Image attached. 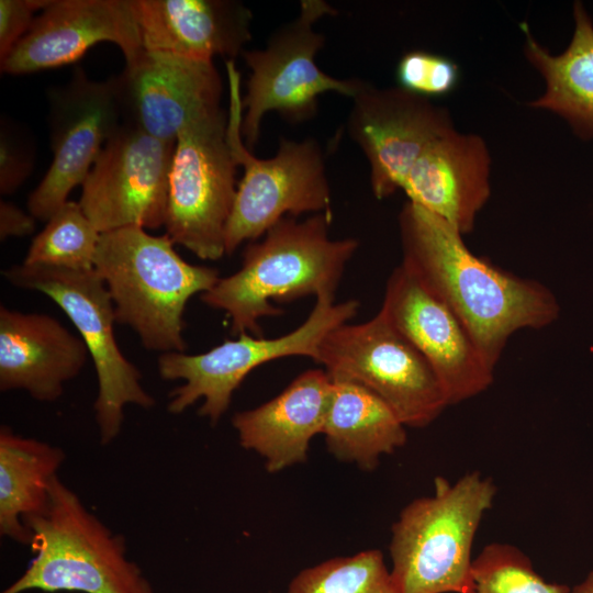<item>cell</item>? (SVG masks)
Here are the masks:
<instances>
[{"label": "cell", "instance_id": "obj_11", "mask_svg": "<svg viewBox=\"0 0 593 593\" xmlns=\"http://www.w3.org/2000/svg\"><path fill=\"white\" fill-rule=\"evenodd\" d=\"M336 11L323 0L301 1L298 16L275 31L262 49L244 51L250 69L242 98V136L253 149L260 135L264 116L277 112L286 120L301 122L313 118L318 96L334 91L354 98L363 81L337 79L315 61L324 36L314 30L323 16Z\"/></svg>", "mask_w": 593, "mask_h": 593}, {"label": "cell", "instance_id": "obj_14", "mask_svg": "<svg viewBox=\"0 0 593 593\" xmlns=\"http://www.w3.org/2000/svg\"><path fill=\"white\" fill-rule=\"evenodd\" d=\"M428 361L448 404L484 392L494 368L459 317L404 266L392 271L379 311Z\"/></svg>", "mask_w": 593, "mask_h": 593}, {"label": "cell", "instance_id": "obj_7", "mask_svg": "<svg viewBox=\"0 0 593 593\" xmlns=\"http://www.w3.org/2000/svg\"><path fill=\"white\" fill-rule=\"evenodd\" d=\"M12 286L51 298L68 316L83 340L98 378L93 404L100 441L120 434L124 407L150 409L153 396L142 385V373L122 354L114 336L115 312L110 293L92 270H70L40 265H15L3 271Z\"/></svg>", "mask_w": 593, "mask_h": 593}, {"label": "cell", "instance_id": "obj_23", "mask_svg": "<svg viewBox=\"0 0 593 593\" xmlns=\"http://www.w3.org/2000/svg\"><path fill=\"white\" fill-rule=\"evenodd\" d=\"M332 395L322 434L339 460L372 470L383 455L406 441L405 425L390 406L367 388L332 378Z\"/></svg>", "mask_w": 593, "mask_h": 593}, {"label": "cell", "instance_id": "obj_5", "mask_svg": "<svg viewBox=\"0 0 593 593\" xmlns=\"http://www.w3.org/2000/svg\"><path fill=\"white\" fill-rule=\"evenodd\" d=\"M35 557L1 593H153L123 536L114 534L57 475L45 510L24 519Z\"/></svg>", "mask_w": 593, "mask_h": 593}, {"label": "cell", "instance_id": "obj_6", "mask_svg": "<svg viewBox=\"0 0 593 593\" xmlns=\"http://www.w3.org/2000/svg\"><path fill=\"white\" fill-rule=\"evenodd\" d=\"M228 85L227 138L233 156L243 167L225 228V254L244 242H254L279 220L302 213L333 216L331 189L321 147L314 139H281L275 156L257 158L242 136L240 75L226 60Z\"/></svg>", "mask_w": 593, "mask_h": 593}, {"label": "cell", "instance_id": "obj_27", "mask_svg": "<svg viewBox=\"0 0 593 593\" xmlns=\"http://www.w3.org/2000/svg\"><path fill=\"white\" fill-rule=\"evenodd\" d=\"M461 593H570V588L547 582L519 548L492 542L472 560L469 584Z\"/></svg>", "mask_w": 593, "mask_h": 593}, {"label": "cell", "instance_id": "obj_3", "mask_svg": "<svg viewBox=\"0 0 593 593\" xmlns=\"http://www.w3.org/2000/svg\"><path fill=\"white\" fill-rule=\"evenodd\" d=\"M165 234L138 226L101 233L93 269L112 299L115 320L154 351L183 353L188 301L220 279L215 268L187 262Z\"/></svg>", "mask_w": 593, "mask_h": 593}, {"label": "cell", "instance_id": "obj_10", "mask_svg": "<svg viewBox=\"0 0 593 593\" xmlns=\"http://www.w3.org/2000/svg\"><path fill=\"white\" fill-rule=\"evenodd\" d=\"M316 362L377 394L405 427H425L449 405L428 361L380 312L328 332Z\"/></svg>", "mask_w": 593, "mask_h": 593}, {"label": "cell", "instance_id": "obj_4", "mask_svg": "<svg viewBox=\"0 0 593 593\" xmlns=\"http://www.w3.org/2000/svg\"><path fill=\"white\" fill-rule=\"evenodd\" d=\"M496 486L478 471L455 482L437 477L434 493L409 503L392 526L391 575L399 593H461L472 546Z\"/></svg>", "mask_w": 593, "mask_h": 593}, {"label": "cell", "instance_id": "obj_26", "mask_svg": "<svg viewBox=\"0 0 593 593\" xmlns=\"http://www.w3.org/2000/svg\"><path fill=\"white\" fill-rule=\"evenodd\" d=\"M287 593H399L380 550L337 557L302 570Z\"/></svg>", "mask_w": 593, "mask_h": 593}, {"label": "cell", "instance_id": "obj_25", "mask_svg": "<svg viewBox=\"0 0 593 593\" xmlns=\"http://www.w3.org/2000/svg\"><path fill=\"white\" fill-rule=\"evenodd\" d=\"M100 235L79 202L67 201L34 236L23 264L92 270Z\"/></svg>", "mask_w": 593, "mask_h": 593}, {"label": "cell", "instance_id": "obj_32", "mask_svg": "<svg viewBox=\"0 0 593 593\" xmlns=\"http://www.w3.org/2000/svg\"><path fill=\"white\" fill-rule=\"evenodd\" d=\"M570 593H593V570L589 572L581 583L570 590Z\"/></svg>", "mask_w": 593, "mask_h": 593}, {"label": "cell", "instance_id": "obj_21", "mask_svg": "<svg viewBox=\"0 0 593 593\" xmlns=\"http://www.w3.org/2000/svg\"><path fill=\"white\" fill-rule=\"evenodd\" d=\"M331 395L325 370L301 373L276 398L233 416L240 446L261 456L270 473L304 462L311 439L323 432Z\"/></svg>", "mask_w": 593, "mask_h": 593}, {"label": "cell", "instance_id": "obj_2", "mask_svg": "<svg viewBox=\"0 0 593 593\" xmlns=\"http://www.w3.org/2000/svg\"><path fill=\"white\" fill-rule=\"evenodd\" d=\"M332 220L324 213L279 220L261 240L247 244L239 270L220 278L201 294L202 302L227 313L233 335L262 337L259 320L283 313L271 302L334 295L359 243L329 238Z\"/></svg>", "mask_w": 593, "mask_h": 593}, {"label": "cell", "instance_id": "obj_9", "mask_svg": "<svg viewBox=\"0 0 593 593\" xmlns=\"http://www.w3.org/2000/svg\"><path fill=\"white\" fill-rule=\"evenodd\" d=\"M358 309L357 300L335 303L333 294H321L309 317L286 335L265 338L240 334L203 354H161L158 358L160 377L183 381L170 391L168 411L180 414L202 400L199 415L216 424L227 411L234 391L251 370L290 356H305L316 361L323 338L354 318Z\"/></svg>", "mask_w": 593, "mask_h": 593}, {"label": "cell", "instance_id": "obj_19", "mask_svg": "<svg viewBox=\"0 0 593 593\" xmlns=\"http://www.w3.org/2000/svg\"><path fill=\"white\" fill-rule=\"evenodd\" d=\"M143 49L213 61L242 55L250 41L251 12L227 0H131Z\"/></svg>", "mask_w": 593, "mask_h": 593}, {"label": "cell", "instance_id": "obj_28", "mask_svg": "<svg viewBox=\"0 0 593 593\" xmlns=\"http://www.w3.org/2000/svg\"><path fill=\"white\" fill-rule=\"evenodd\" d=\"M459 78V66L455 60L421 49L405 53L395 69L399 88L427 99L449 94Z\"/></svg>", "mask_w": 593, "mask_h": 593}, {"label": "cell", "instance_id": "obj_20", "mask_svg": "<svg viewBox=\"0 0 593 593\" xmlns=\"http://www.w3.org/2000/svg\"><path fill=\"white\" fill-rule=\"evenodd\" d=\"M89 356L81 337L53 316L0 306L1 391L24 390L40 402H54Z\"/></svg>", "mask_w": 593, "mask_h": 593}, {"label": "cell", "instance_id": "obj_16", "mask_svg": "<svg viewBox=\"0 0 593 593\" xmlns=\"http://www.w3.org/2000/svg\"><path fill=\"white\" fill-rule=\"evenodd\" d=\"M123 122L176 142L195 116L221 107V76L213 61L143 49L114 77Z\"/></svg>", "mask_w": 593, "mask_h": 593}, {"label": "cell", "instance_id": "obj_12", "mask_svg": "<svg viewBox=\"0 0 593 593\" xmlns=\"http://www.w3.org/2000/svg\"><path fill=\"white\" fill-rule=\"evenodd\" d=\"M175 144L122 122L81 184L79 204L100 233L165 225Z\"/></svg>", "mask_w": 593, "mask_h": 593}, {"label": "cell", "instance_id": "obj_30", "mask_svg": "<svg viewBox=\"0 0 593 593\" xmlns=\"http://www.w3.org/2000/svg\"><path fill=\"white\" fill-rule=\"evenodd\" d=\"M31 154L1 128L0 137V192L13 193L32 172Z\"/></svg>", "mask_w": 593, "mask_h": 593}, {"label": "cell", "instance_id": "obj_15", "mask_svg": "<svg viewBox=\"0 0 593 593\" xmlns=\"http://www.w3.org/2000/svg\"><path fill=\"white\" fill-rule=\"evenodd\" d=\"M455 130L447 109L399 87L379 89L362 82L348 114L349 136L370 165L377 199L401 189L410 169L439 137Z\"/></svg>", "mask_w": 593, "mask_h": 593}, {"label": "cell", "instance_id": "obj_17", "mask_svg": "<svg viewBox=\"0 0 593 593\" xmlns=\"http://www.w3.org/2000/svg\"><path fill=\"white\" fill-rule=\"evenodd\" d=\"M101 42L119 46L125 61L143 51L131 0H51L0 61L1 70L25 75L61 67Z\"/></svg>", "mask_w": 593, "mask_h": 593}, {"label": "cell", "instance_id": "obj_13", "mask_svg": "<svg viewBox=\"0 0 593 593\" xmlns=\"http://www.w3.org/2000/svg\"><path fill=\"white\" fill-rule=\"evenodd\" d=\"M71 81L51 93L52 164L31 193L29 212L48 221L82 184L108 139L122 124L115 78L93 81L77 70Z\"/></svg>", "mask_w": 593, "mask_h": 593}, {"label": "cell", "instance_id": "obj_22", "mask_svg": "<svg viewBox=\"0 0 593 593\" xmlns=\"http://www.w3.org/2000/svg\"><path fill=\"white\" fill-rule=\"evenodd\" d=\"M574 31L567 48L553 55L532 35L527 23L525 56L545 80L530 105L564 119L581 138H593V23L581 2L573 5Z\"/></svg>", "mask_w": 593, "mask_h": 593}, {"label": "cell", "instance_id": "obj_24", "mask_svg": "<svg viewBox=\"0 0 593 593\" xmlns=\"http://www.w3.org/2000/svg\"><path fill=\"white\" fill-rule=\"evenodd\" d=\"M64 451L48 443L23 437L8 426L0 429V534L31 544L24 519L42 513L65 460Z\"/></svg>", "mask_w": 593, "mask_h": 593}, {"label": "cell", "instance_id": "obj_18", "mask_svg": "<svg viewBox=\"0 0 593 593\" xmlns=\"http://www.w3.org/2000/svg\"><path fill=\"white\" fill-rule=\"evenodd\" d=\"M491 156L484 139L456 128L416 159L401 190L409 201L440 216L462 235L472 232L491 193Z\"/></svg>", "mask_w": 593, "mask_h": 593}, {"label": "cell", "instance_id": "obj_1", "mask_svg": "<svg viewBox=\"0 0 593 593\" xmlns=\"http://www.w3.org/2000/svg\"><path fill=\"white\" fill-rule=\"evenodd\" d=\"M399 226L401 264L459 317L492 368L514 333L558 318L559 303L547 287L475 256L440 216L407 201Z\"/></svg>", "mask_w": 593, "mask_h": 593}, {"label": "cell", "instance_id": "obj_31", "mask_svg": "<svg viewBox=\"0 0 593 593\" xmlns=\"http://www.w3.org/2000/svg\"><path fill=\"white\" fill-rule=\"evenodd\" d=\"M35 217L25 213L18 205L1 200L0 202V238L22 237L31 235L35 230Z\"/></svg>", "mask_w": 593, "mask_h": 593}, {"label": "cell", "instance_id": "obj_8", "mask_svg": "<svg viewBox=\"0 0 593 593\" xmlns=\"http://www.w3.org/2000/svg\"><path fill=\"white\" fill-rule=\"evenodd\" d=\"M227 138V113L219 107L179 132L169 172L166 234L203 260L225 255V228L237 183Z\"/></svg>", "mask_w": 593, "mask_h": 593}, {"label": "cell", "instance_id": "obj_29", "mask_svg": "<svg viewBox=\"0 0 593 593\" xmlns=\"http://www.w3.org/2000/svg\"><path fill=\"white\" fill-rule=\"evenodd\" d=\"M51 0H0V61L30 31Z\"/></svg>", "mask_w": 593, "mask_h": 593}]
</instances>
